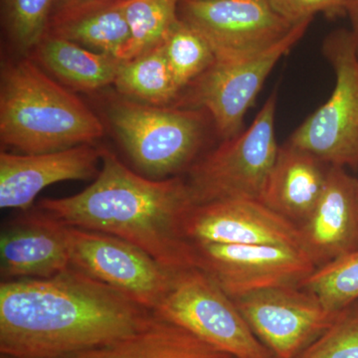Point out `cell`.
Wrapping results in <instances>:
<instances>
[{
	"label": "cell",
	"instance_id": "obj_29",
	"mask_svg": "<svg viewBox=\"0 0 358 358\" xmlns=\"http://www.w3.org/2000/svg\"><path fill=\"white\" fill-rule=\"evenodd\" d=\"M1 358H14L13 357H9V355H1Z\"/></svg>",
	"mask_w": 358,
	"mask_h": 358
},
{
	"label": "cell",
	"instance_id": "obj_1",
	"mask_svg": "<svg viewBox=\"0 0 358 358\" xmlns=\"http://www.w3.org/2000/svg\"><path fill=\"white\" fill-rule=\"evenodd\" d=\"M155 320L152 310L72 267L0 285V352L14 358L70 357L128 338Z\"/></svg>",
	"mask_w": 358,
	"mask_h": 358
},
{
	"label": "cell",
	"instance_id": "obj_14",
	"mask_svg": "<svg viewBox=\"0 0 358 358\" xmlns=\"http://www.w3.org/2000/svg\"><path fill=\"white\" fill-rule=\"evenodd\" d=\"M101 148L92 145L44 152H0V207L27 211L47 186L68 180H87L99 173Z\"/></svg>",
	"mask_w": 358,
	"mask_h": 358
},
{
	"label": "cell",
	"instance_id": "obj_18",
	"mask_svg": "<svg viewBox=\"0 0 358 358\" xmlns=\"http://www.w3.org/2000/svg\"><path fill=\"white\" fill-rule=\"evenodd\" d=\"M46 34L120 60L129 40L124 0L59 1Z\"/></svg>",
	"mask_w": 358,
	"mask_h": 358
},
{
	"label": "cell",
	"instance_id": "obj_5",
	"mask_svg": "<svg viewBox=\"0 0 358 358\" xmlns=\"http://www.w3.org/2000/svg\"><path fill=\"white\" fill-rule=\"evenodd\" d=\"M278 92L268 96L248 128L199 157L185 178L193 204L260 200L280 145L275 136Z\"/></svg>",
	"mask_w": 358,
	"mask_h": 358
},
{
	"label": "cell",
	"instance_id": "obj_27",
	"mask_svg": "<svg viewBox=\"0 0 358 358\" xmlns=\"http://www.w3.org/2000/svg\"><path fill=\"white\" fill-rule=\"evenodd\" d=\"M352 0H270L278 13L296 24L315 14L345 10Z\"/></svg>",
	"mask_w": 358,
	"mask_h": 358
},
{
	"label": "cell",
	"instance_id": "obj_26",
	"mask_svg": "<svg viewBox=\"0 0 358 358\" xmlns=\"http://www.w3.org/2000/svg\"><path fill=\"white\" fill-rule=\"evenodd\" d=\"M296 358H358V301L339 312Z\"/></svg>",
	"mask_w": 358,
	"mask_h": 358
},
{
	"label": "cell",
	"instance_id": "obj_4",
	"mask_svg": "<svg viewBox=\"0 0 358 358\" xmlns=\"http://www.w3.org/2000/svg\"><path fill=\"white\" fill-rule=\"evenodd\" d=\"M201 109L166 108L117 101L109 117L127 152L145 176L166 179L187 171L199 159L207 131Z\"/></svg>",
	"mask_w": 358,
	"mask_h": 358
},
{
	"label": "cell",
	"instance_id": "obj_16",
	"mask_svg": "<svg viewBox=\"0 0 358 358\" xmlns=\"http://www.w3.org/2000/svg\"><path fill=\"white\" fill-rule=\"evenodd\" d=\"M71 268L65 225L44 212L28 213L2 230V281L46 279Z\"/></svg>",
	"mask_w": 358,
	"mask_h": 358
},
{
	"label": "cell",
	"instance_id": "obj_25",
	"mask_svg": "<svg viewBox=\"0 0 358 358\" xmlns=\"http://www.w3.org/2000/svg\"><path fill=\"white\" fill-rule=\"evenodd\" d=\"M57 0H3L7 29L20 51L33 50L46 35Z\"/></svg>",
	"mask_w": 358,
	"mask_h": 358
},
{
	"label": "cell",
	"instance_id": "obj_12",
	"mask_svg": "<svg viewBox=\"0 0 358 358\" xmlns=\"http://www.w3.org/2000/svg\"><path fill=\"white\" fill-rule=\"evenodd\" d=\"M232 300L274 358L298 357L338 315L300 285L261 289Z\"/></svg>",
	"mask_w": 358,
	"mask_h": 358
},
{
	"label": "cell",
	"instance_id": "obj_30",
	"mask_svg": "<svg viewBox=\"0 0 358 358\" xmlns=\"http://www.w3.org/2000/svg\"><path fill=\"white\" fill-rule=\"evenodd\" d=\"M59 1H64V0H57V1H56V3H57V2Z\"/></svg>",
	"mask_w": 358,
	"mask_h": 358
},
{
	"label": "cell",
	"instance_id": "obj_17",
	"mask_svg": "<svg viewBox=\"0 0 358 358\" xmlns=\"http://www.w3.org/2000/svg\"><path fill=\"white\" fill-rule=\"evenodd\" d=\"M329 169L310 152L286 141L280 145L260 201L300 227L319 201Z\"/></svg>",
	"mask_w": 358,
	"mask_h": 358
},
{
	"label": "cell",
	"instance_id": "obj_6",
	"mask_svg": "<svg viewBox=\"0 0 358 358\" xmlns=\"http://www.w3.org/2000/svg\"><path fill=\"white\" fill-rule=\"evenodd\" d=\"M235 358H274L256 338L234 301L199 268L173 271L154 312Z\"/></svg>",
	"mask_w": 358,
	"mask_h": 358
},
{
	"label": "cell",
	"instance_id": "obj_9",
	"mask_svg": "<svg viewBox=\"0 0 358 358\" xmlns=\"http://www.w3.org/2000/svg\"><path fill=\"white\" fill-rule=\"evenodd\" d=\"M71 267L117 289L155 312L173 271L121 238L65 225Z\"/></svg>",
	"mask_w": 358,
	"mask_h": 358
},
{
	"label": "cell",
	"instance_id": "obj_3",
	"mask_svg": "<svg viewBox=\"0 0 358 358\" xmlns=\"http://www.w3.org/2000/svg\"><path fill=\"white\" fill-rule=\"evenodd\" d=\"M103 136L98 117L34 60L2 65L0 141L34 155L92 145Z\"/></svg>",
	"mask_w": 358,
	"mask_h": 358
},
{
	"label": "cell",
	"instance_id": "obj_19",
	"mask_svg": "<svg viewBox=\"0 0 358 358\" xmlns=\"http://www.w3.org/2000/svg\"><path fill=\"white\" fill-rule=\"evenodd\" d=\"M64 358H235L182 327L157 319L128 338Z\"/></svg>",
	"mask_w": 358,
	"mask_h": 358
},
{
	"label": "cell",
	"instance_id": "obj_15",
	"mask_svg": "<svg viewBox=\"0 0 358 358\" xmlns=\"http://www.w3.org/2000/svg\"><path fill=\"white\" fill-rule=\"evenodd\" d=\"M299 230L301 250L315 268L358 249V178L331 166L319 201Z\"/></svg>",
	"mask_w": 358,
	"mask_h": 358
},
{
	"label": "cell",
	"instance_id": "obj_2",
	"mask_svg": "<svg viewBox=\"0 0 358 358\" xmlns=\"http://www.w3.org/2000/svg\"><path fill=\"white\" fill-rule=\"evenodd\" d=\"M193 205L185 178L140 176L101 148V169L91 185L72 196L40 200L37 207L63 225L126 240L176 271L189 267L181 224Z\"/></svg>",
	"mask_w": 358,
	"mask_h": 358
},
{
	"label": "cell",
	"instance_id": "obj_28",
	"mask_svg": "<svg viewBox=\"0 0 358 358\" xmlns=\"http://www.w3.org/2000/svg\"><path fill=\"white\" fill-rule=\"evenodd\" d=\"M345 11L350 16V22H352L350 32H352L358 52V0H352L346 7Z\"/></svg>",
	"mask_w": 358,
	"mask_h": 358
},
{
	"label": "cell",
	"instance_id": "obj_24",
	"mask_svg": "<svg viewBox=\"0 0 358 358\" xmlns=\"http://www.w3.org/2000/svg\"><path fill=\"white\" fill-rule=\"evenodd\" d=\"M331 313H338L358 301V249L315 268L301 282Z\"/></svg>",
	"mask_w": 358,
	"mask_h": 358
},
{
	"label": "cell",
	"instance_id": "obj_7",
	"mask_svg": "<svg viewBox=\"0 0 358 358\" xmlns=\"http://www.w3.org/2000/svg\"><path fill=\"white\" fill-rule=\"evenodd\" d=\"M322 53L336 75L333 93L287 141L329 166L355 171L358 169V52L350 30L329 33L324 40Z\"/></svg>",
	"mask_w": 358,
	"mask_h": 358
},
{
	"label": "cell",
	"instance_id": "obj_10",
	"mask_svg": "<svg viewBox=\"0 0 358 358\" xmlns=\"http://www.w3.org/2000/svg\"><path fill=\"white\" fill-rule=\"evenodd\" d=\"M187 258L189 267L206 273L231 299L301 285L315 270L301 250L273 245L187 241Z\"/></svg>",
	"mask_w": 358,
	"mask_h": 358
},
{
	"label": "cell",
	"instance_id": "obj_23",
	"mask_svg": "<svg viewBox=\"0 0 358 358\" xmlns=\"http://www.w3.org/2000/svg\"><path fill=\"white\" fill-rule=\"evenodd\" d=\"M162 48L180 94L215 61L208 42L181 20L164 39Z\"/></svg>",
	"mask_w": 358,
	"mask_h": 358
},
{
	"label": "cell",
	"instance_id": "obj_8",
	"mask_svg": "<svg viewBox=\"0 0 358 358\" xmlns=\"http://www.w3.org/2000/svg\"><path fill=\"white\" fill-rule=\"evenodd\" d=\"M312 20L296 23L281 41L255 55L234 60L215 59L213 64L188 86L189 91L176 107L204 110L221 141L236 136L244 129L245 115L268 75L300 41Z\"/></svg>",
	"mask_w": 358,
	"mask_h": 358
},
{
	"label": "cell",
	"instance_id": "obj_21",
	"mask_svg": "<svg viewBox=\"0 0 358 358\" xmlns=\"http://www.w3.org/2000/svg\"><path fill=\"white\" fill-rule=\"evenodd\" d=\"M114 85L122 95L148 105H166L180 95L162 44L138 57L121 61Z\"/></svg>",
	"mask_w": 358,
	"mask_h": 358
},
{
	"label": "cell",
	"instance_id": "obj_20",
	"mask_svg": "<svg viewBox=\"0 0 358 358\" xmlns=\"http://www.w3.org/2000/svg\"><path fill=\"white\" fill-rule=\"evenodd\" d=\"M35 61L59 82L78 91L92 92L115 83L121 60L46 34L33 49Z\"/></svg>",
	"mask_w": 358,
	"mask_h": 358
},
{
	"label": "cell",
	"instance_id": "obj_22",
	"mask_svg": "<svg viewBox=\"0 0 358 358\" xmlns=\"http://www.w3.org/2000/svg\"><path fill=\"white\" fill-rule=\"evenodd\" d=\"M181 0H124L129 40L121 61L131 60L164 43L178 22Z\"/></svg>",
	"mask_w": 358,
	"mask_h": 358
},
{
	"label": "cell",
	"instance_id": "obj_13",
	"mask_svg": "<svg viewBox=\"0 0 358 358\" xmlns=\"http://www.w3.org/2000/svg\"><path fill=\"white\" fill-rule=\"evenodd\" d=\"M181 234L190 242L273 245L301 250L298 226L258 199H229L193 205L183 218Z\"/></svg>",
	"mask_w": 358,
	"mask_h": 358
},
{
	"label": "cell",
	"instance_id": "obj_11",
	"mask_svg": "<svg viewBox=\"0 0 358 358\" xmlns=\"http://www.w3.org/2000/svg\"><path fill=\"white\" fill-rule=\"evenodd\" d=\"M179 18L204 37L217 60L260 53L294 26L270 0H181Z\"/></svg>",
	"mask_w": 358,
	"mask_h": 358
}]
</instances>
